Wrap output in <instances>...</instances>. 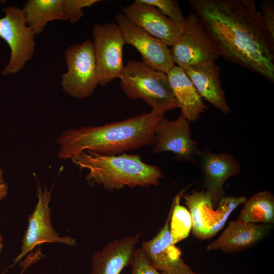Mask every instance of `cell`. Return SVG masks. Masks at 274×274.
Instances as JSON below:
<instances>
[{
    "mask_svg": "<svg viewBox=\"0 0 274 274\" xmlns=\"http://www.w3.org/2000/svg\"><path fill=\"white\" fill-rule=\"evenodd\" d=\"M219 56L274 82V40L253 0H190Z\"/></svg>",
    "mask_w": 274,
    "mask_h": 274,
    "instance_id": "cell-1",
    "label": "cell"
},
{
    "mask_svg": "<svg viewBox=\"0 0 274 274\" xmlns=\"http://www.w3.org/2000/svg\"><path fill=\"white\" fill-rule=\"evenodd\" d=\"M164 115L151 111L103 125L70 129L56 140L60 146L57 157L72 159L85 151L113 155L153 145L156 126Z\"/></svg>",
    "mask_w": 274,
    "mask_h": 274,
    "instance_id": "cell-2",
    "label": "cell"
},
{
    "mask_svg": "<svg viewBox=\"0 0 274 274\" xmlns=\"http://www.w3.org/2000/svg\"><path fill=\"white\" fill-rule=\"evenodd\" d=\"M71 159L80 169L88 170L89 182L101 185L109 191L157 186L164 176L160 167L145 163L141 154L109 155L85 151Z\"/></svg>",
    "mask_w": 274,
    "mask_h": 274,
    "instance_id": "cell-3",
    "label": "cell"
},
{
    "mask_svg": "<svg viewBox=\"0 0 274 274\" xmlns=\"http://www.w3.org/2000/svg\"><path fill=\"white\" fill-rule=\"evenodd\" d=\"M118 78L121 89L128 98L143 99L155 113L164 114L179 108L166 74L142 61L128 60Z\"/></svg>",
    "mask_w": 274,
    "mask_h": 274,
    "instance_id": "cell-4",
    "label": "cell"
},
{
    "mask_svg": "<svg viewBox=\"0 0 274 274\" xmlns=\"http://www.w3.org/2000/svg\"><path fill=\"white\" fill-rule=\"evenodd\" d=\"M192 219L193 235L199 239L214 237L224 226L230 214L247 200L245 196H224L214 210L211 196L204 190L182 195Z\"/></svg>",
    "mask_w": 274,
    "mask_h": 274,
    "instance_id": "cell-5",
    "label": "cell"
},
{
    "mask_svg": "<svg viewBox=\"0 0 274 274\" xmlns=\"http://www.w3.org/2000/svg\"><path fill=\"white\" fill-rule=\"evenodd\" d=\"M65 57L67 71L61 77L63 91L77 98L90 96L98 84L92 42L87 39L70 46L65 52Z\"/></svg>",
    "mask_w": 274,
    "mask_h": 274,
    "instance_id": "cell-6",
    "label": "cell"
},
{
    "mask_svg": "<svg viewBox=\"0 0 274 274\" xmlns=\"http://www.w3.org/2000/svg\"><path fill=\"white\" fill-rule=\"evenodd\" d=\"M3 10L5 16L0 18V38L9 45L11 54L1 74L8 75L21 70L32 58L35 49V34L27 25L22 9L9 6Z\"/></svg>",
    "mask_w": 274,
    "mask_h": 274,
    "instance_id": "cell-7",
    "label": "cell"
},
{
    "mask_svg": "<svg viewBox=\"0 0 274 274\" xmlns=\"http://www.w3.org/2000/svg\"><path fill=\"white\" fill-rule=\"evenodd\" d=\"M92 38L98 84L104 86L119 78L124 68L123 48L125 42L114 22L94 24Z\"/></svg>",
    "mask_w": 274,
    "mask_h": 274,
    "instance_id": "cell-8",
    "label": "cell"
},
{
    "mask_svg": "<svg viewBox=\"0 0 274 274\" xmlns=\"http://www.w3.org/2000/svg\"><path fill=\"white\" fill-rule=\"evenodd\" d=\"M175 64L184 68L209 61H216L219 54L197 15L191 12L185 18L182 33L171 46Z\"/></svg>",
    "mask_w": 274,
    "mask_h": 274,
    "instance_id": "cell-9",
    "label": "cell"
},
{
    "mask_svg": "<svg viewBox=\"0 0 274 274\" xmlns=\"http://www.w3.org/2000/svg\"><path fill=\"white\" fill-rule=\"evenodd\" d=\"M52 190L46 186L43 189L38 181V201L33 212L28 216V224L22 240L20 254L13 259V265L31 251L35 247L44 243H61L71 246L76 245V240L70 236H60L53 228L51 222V209L49 207Z\"/></svg>",
    "mask_w": 274,
    "mask_h": 274,
    "instance_id": "cell-10",
    "label": "cell"
},
{
    "mask_svg": "<svg viewBox=\"0 0 274 274\" xmlns=\"http://www.w3.org/2000/svg\"><path fill=\"white\" fill-rule=\"evenodd\" d=\"M191 134L189 122L182 115L175 120L163 117L155 129L152 153L170 151L178 160L197 166L200 151Z\"/></svg>",
    "mask_w": 274,
    "mask_h": 274,
    "instance_id": "cell-11",
    "label": "cell"
},
{
    "mask_svg": "<svg viewBox=\"0 0 274 274\" xmlns=\"http://www.w3.org/2000/svg\"><path fill=\"white\" fill-rule=\"evenodd\" d=\"M115 20L125 44L132 46L138 51L142 62L166 74L175 65L168 46L135 25L122 14H116Z\"/></svg>",
    "mask_w": 274,
    "mask_h": 274,
    "instance_id": "cell-12",
    "label": "cell"
},
{
    "mask_svg": "<svg viewBox=\"0 0 274 274\" xmlns=\"http://www.w3.org/2000/svg\"><path fill=\"white\" fill-rule=\"evenodd\" d=\"M123 15L167 46H172L180 38L183 24L176 22L154 6L136 0L122 8Z\"/></svg>",
    "mask_w": 274,
    "mask_h": 274,
    "instance_id": "cell-13",
    "label": "cell"
},
{
    "mask_svg": "<svg viewBox=\"0 0 274 274\" xmlns=\"http://www.w3.org/2000/svg\"><path fill=\"white\" fill-rule=\"evenodd\" d=\"M173 207L163 226L152 239L142 244L152 265L163 274H193L194 272L181 258V252L172 242L169 221Z\"/></svg>",
    "mask_w": 274,
    "mask_h": 274,
    "instance_id": "cell-14",
    "label": "cell"
},
{
    "mask_svg": "<svg viewBox=\"0 0 274 274\" xmlns=\"http://www.w3.org/2000/svg\"><path fill=\"white\" fill-rule=\"evenodd\" d=\"M198 161L202 174L203 190L209 193L214 208L217 207L225 196V181L240 173V163L229 153L215 154L208 150L200 151Z\"/></svg>",
    "mask_w": 274,
    "mask_h": 274,
    "instance_id": "cell-15",
    "label": "cell"
},
{
    "mask_svg": "<svg viewBox=\"0 0 274 274\" xmlns=\"http://www.w3.org/2000/svg\"><path fill=\"white\" fill-rule=\"evenodd\" d=\"M273 228V224L230 221L219 237L207 245V250L233 253L248 249L264 239Z\"/></svg>",
    "mask_w": 274,
    "mask_h": 274,
    "instance_id": "cell-16",
    "label": "cell"
},
{
    "mask_svg": "<svg viewBox=\"0 0 274 274\" xmlns=\"http://www.w3.org/2000/svg\"><path fill=\"white\" fill-rule=\"evenodd\" d=\"M140 235L138 233L115 239L100 251L94 252L91 256V274H120L124 267L131 265Z\"/></svg>",
    "mask_w": 274,
    "mask_h": 274,
    "instance_id": "cell-17",
    "label": "cell"
},
{
    "mask_svg": "<svg viewBox=\"0 0 274 274\" xmlns=\"http://www.w3.org/2000/svg\"><path fill=\"white\" fill-rule=\"evenodd\" d=\"M200 96L224 114L231 111L222 87L220 67L209 61L183 68Z\"/></svg>",
    "mask_w": 274,
    "mask_h": 274,
    "instance_id": "cell-18",
    "label": "cell"
},
{
    "mask_svg": "<svg viewBox=\"0 0 274 274\" xmlns=\"http://www.w3.org/2000/svg\"><path fill=\"white\" fill-rule=\"evenodd\" d=\"M170 87L181 110L189 122H195L208 109L202 97L184 70L175 64L166 74Z\"/></svg>",
    "mask_w": 274,
    "mask_h": 274,
    "instance_id": "cell-19",
    "label": "cell"
},
{
    "mask_svg": "<svg viewBox=\"0 0 274 274\" xmlns=\"http://www.w3.org/2000/svg\"><path fill=\"white\" fill-rule=\"evenodd\" d=\"M22 10L26 24L35 35L42 32L50 21L68 20L63 0H29L25 3Z\"/></svg>",
    "mask_w": 274,
    "mask_h": 274,
    "instance_id": "cell-20",
    "label": "cell"
},
{
    "mask_svg": "<svg viewBox=\"0 0 274 274\" xmlns=\"http://www.w3.org/2000/svg\"><path fill=\"white\" fill-rule=\"evenodd\" d=\"M237 220L249 223L273 224L274 223V196L270 192L257 193L244 203Z\"/></svg>",
    "mask_w": 274,
    "mask_h": 274,
    "instance_id": "cell-21",
    "label": "cell"
},
{
    "mask_svg": "<svg viewBox=\"0 0 274 274\" xmlns=\"http://www.w3.org/2000/svg\"><path fill=\"white\" fill-rule=\"evenodd\" d=\"M190 185L182 189L173 200L172 212L169 221V230L172 243H176L187 238L192 230V223L188 210L180 204L181 198Z\"/></svg>",
    "mask_w": 274,
    "mask_h": 274,
    "instance_id": "cell-22",
    "label": "cell"
},
{
    "mask_svg": "<svg viewBox=\"0 0 274 274\" xmlns=\"http://www.w3.org/2000/svg\"><path fill=\"white\" fill-rule=\"evenodd\" d=\"M143 3L152 5L163 15L180 24H183L185 17L179 6L175 0H141Z\"/></svg>",
    "mask_w": 274,
    "mask_h": 274,
    "instance_id": "cell-23",
    "label": "cell"
},
{
    "mask_svg": "<svg viewBox=\"0 0 274 274\" xmlns=\"http://www.w3.org/2000/svg\"><path fill=\"white\" fill-rule=\"evenodd\" d=\"M131 265V274H163L152 265L142 248L136 250Z\"/></svg>",
    "mask_w": 274,
    "mask_h": 274,
    "instance_id": "cell-24",
    "label": "cell"
},
{
    "mask_svg": "<svg viewBox=\"0 0 274 274\" xmlns=\"http://www.w3.org/2000/svg\"><path fill=\"white\" fill-rule=\"evenodd\" d=\"M64 10L68 20L72 23L78 22L84 15L82 9L90 7L98 0H63Z\"/></svg>",
    "mask_w": 274,
    "mask_h": 274,
    "instance_id": "cell-25",
    "label": "cell"
},
{
    "mask_svg": "<svg viewBox=\"0 0 274 274\" xmlns=\"http://www.w3.org/2000/svg\"><path fill=\"white\" fill-rule=\"evenodd\" d=\"M259 9L270 36L274 40V1H262Z\"/></svg>",
    "mask_w": 274,
    "mask_h": 274,
    "instance_id": "cell-26",
    "label": "cell"
},
{
    "mask_svg": "<svg viewBox=\"0 0 274 274\" xmlns=\"http://www.w3.org/2000/svg\"><path fill=\"white\" fill-rule=\"evenodd\" d=\"M8 192V185L4 180L3 171L0 167V201L7 197Z\"/></svg>",
    "mask_w": 274,
    "mask_h": 274,
    "instance_id": "cell-27",
    "label": "cell"
},
{
    "mask_svg": "<svg viewBox=\"0 0 274 274\" xmlns=\"http://www.w3.org/2000/svg\"><path fill=\"white\" fill-rule=\"evenodd\" d=\"M4 246L3 238L2 235L0 233V254L2 252Z\"/></svg>",
    "mask_w": 274,
    "mask_h": 274,
    "instance_id": "cell-28",
    "label": "cell"
},
{
    "mask_svg": "<svg viewBox=\"0 0 274 274\" xmlns=\"http://www.w3.org/2000/svg\"><path fill=\"white\" fill-rule=\"evenodd\" d=\"M193 274H201V273H197V272H194L193 273Z\"/></svg>",
    "mask_w": 274,
    "mask_h": 274,
    "instance_id": "cell-29",
    "label": "cell"
}]
</instances>
